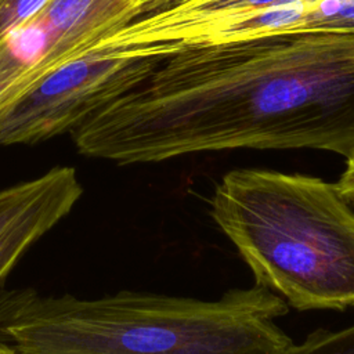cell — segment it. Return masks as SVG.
<instances>
[{
    "label": "cell",
    "instance_id": "cell-1",
    "mask_svg": "<svg viewBox=\"0 0 354 354\" xmlns=\"http://www.w3.org/2000/svg\"><path fill=\"white\" fill-rule=\"evenodd\" d=\"M153 50L142 79L72 131L80 153L120 165L241 148L354 156V35Z\"/></svg>",
    "mask_w": 354,
    "mask_h": 354
},
{
    "label": "cell",
    "instance_id": "cell-2",
    "mask_svg": "<svg viewBox=\"0 0 354 354\" xmlns=\"http://www.w3.org/2000/svg\"><path fill=\"white\" fill-rule=\"evenodd\" d=\"M288 303L266 286L217 300L122 290L100 299L0 292V344L18 354H282Z\"/></svg>",
    "mask_w": 354,
    "mask_h": 354
},
{
    "label": "cell",
    "instance_id": "cell-3",
    "mask_svg": "<svg viewBox=\"0 0 354 354\" xmlns=\"http://www.w3.org/2000/svg\"><path fill=\"white\" fill-rule=\"evenodd\" d=\"M210 213L254 283L288 306L354 307V210L335 184L299 173L235 169L216 185Z\"/></svg>",
    "mask_w": 354,
    "mask_h": 354
},
{
    "label": "cell",
    "instance_id": "cell-4",
    "mask_svg": "<svg viewBox=\"0 0 354 354\" xmlns=\"http://www.w3.org/2000/svg\"><path fill=\"white\" fill-rule=\"evenodd\" d=\"M127 22L1 108L0 148L35 144L73 131L137 84L151 64L153 46L136 43Z\"/></svg>",
    "mask_w": 354,
    "mask_h": 354
},
{
    "label": "cell",
    "instance_id": "cell-5",
    "mask_svg": "<svg viewBox=\"0 0 354 354\" xmlns=\"http://www.w3.org/2000/svg\"><path fill=\"white\" fill-rule=\"evenodd\" d=\"M140 14L138 0H48L33 18L0 40V109Z\"/></svg>",
    "mask_w": 354,
    "mask_h": 354
},
{
    "label": "cell",
    "instance_id": "cell-6",
    "mask_svg": "<svg viewBox=\"0 0 354 354\" xmlns=\"http://www.w3.org/2000/svg\"><path fill=\"white\" fill-rule=\"evenodd\" d=\"M299 33L354 35V0H285L191 25L176 32L169 44H221Z\"/></svg>",
    "mask_w": 354,
    "mask_h": 354
},
{
    "label": "cell",
    "instance_id": "cell-7",
    "mask_svg": "<svg viewBox=\"0 0 354 354\" xmlns=\"http://www.w3.org/2000/svg\"><path fill=\"white\" fill-rule=\"evenodd\" d=\"M83 194L76 170L57 166L0 189V282L22 254L55 227Z\"/></svg>",
    "mask_w": 354,
    "mask_h": 354
},
{
    "label": "cell",
    "instance_id": "cell-8",
    "mask_svg": "<svg viewBox=\"0 0 354 354\" xmlns=\"http://www.w3.org/2000/svg\"><path fill=\"white\" fill-rule=\"evenodd\" d=\"M285 0H178L131 19L134 37L142 44H163L176 32L209 19L263 8Z\"/></svg>",
    "mask_w": 354,
    "mask_h": 354
},
{
    "label": "cell",
    "instance_id": "cell-9",
    "mask_svg": "<svg viewBox=\"0 0 354 354\" xmlns=\"http://www.w3.org/2000/svg\"><path fill=\"white\" fill-rule=\"evenodd\" d=\"M282 354H354V324L340 330L318 328Z\"/></svg>",
    "mask_w": 354,
    "mask_h": 354
},
{
    "label": "cell",
    "instance_id": "cell-10",
    "mask_svg": "<svg viewBox=\"0 0 354 354\" xmlns=\"http://www.w3.org/2000/svg\"><path fill=\"white\" fill-rule=\"evenodd\" d=\"M48 0H0V40L33 18Z\"/></svg>",
    "mask_w": 354,
    "mask_h": 354
},
{
    "label": "cell",
    "instance_id": "cell-11",
    "mask_svg": "<svg viewBox=\"0 0 354 354\" xmlns=\"http://www.w3.org/2000/svg\"><path fill=\"white\" fill-rule=\"evenodd\" d=\"M337 192L347 201L354 202V156L346 159V167L339 180L333 183Z\"/></svg>",
    "mask_w": 354,
    "mask_h": 354
},
{
    "label": "cell",
    "instance_id": "cell-12",
    "mask_svg": "<svg viewBox=\"0 0 354 354\" xmlns=\"http://www.w3.org/2000/svg\"><path fill=\"white\" fill-rule=\"evenodd\" d=\"M174 1H178V0H138L142 12H149V11H153V10L163 8V7H166V6H169Z\"/></svg>",
    "mask_w": 354,
    "mask_h": 354
},
{
    "label": "cell",
    "instance_id": "cell-13",
    "mask_svg": "<svg viewBox=\"0 0 354 354\" xmlns=\"http://www.w3.org/2000/svg\"><path fill=\"white\" fill-rule=\"evenodd\" d=\"M0 354H18V353H15L14 350H11V348H8V347L0 344Z\"/></svg>",
    "mask_w": 354,
    "mask_h": 354
}]
</instances>
